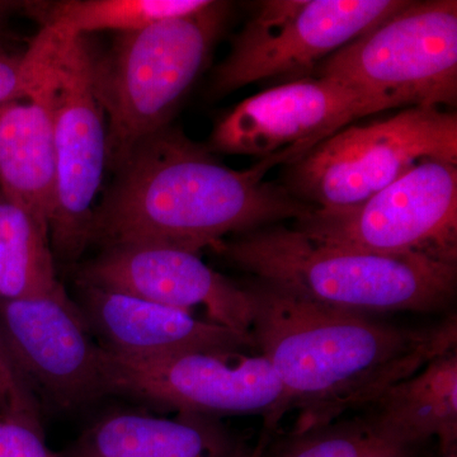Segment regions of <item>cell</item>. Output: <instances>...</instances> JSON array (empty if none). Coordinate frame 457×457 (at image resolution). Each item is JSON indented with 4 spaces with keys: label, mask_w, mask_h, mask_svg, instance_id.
<instances>
[{
    "label": "cell",
    "mask_w": 457,
    "mask_h": 457,
    "mask_svg": "<svg viewBox=\"0 0 457 457\" xmlns=\"http://www.w3.org/2000/svg\"><path fill=\"white\" fill-rule=\"evenodd\" d=\"M245 286L257 351L278 375L290 411H296L293 432L368 407L457 348L455 314L433 326L400 327L319 305L258 279Z\"/></svg>",
    "instance_id": "cell-1"
},
{
    "label": "cell",
    "mask_w": 457,
    "mask_h": 457,
    "mask_svg": "<svg viewBox=\"0 0 457 457\" xmlns=\"http://www.w3.org/2000/svg\"><path fill=\"white\" fill-rule=\"evenodd\" d=\"M275 165L267 158L231 170L168 125L114 170L116 180L96 207L90 245H165L198 254L227 237L302 220L315 207L264 180Z\"/></svg>",
    "instance_id": "cell-2"
},
{
    "label": "cell",
    "mask_w": 457,
    "mask_h": 457,
    "mask_svg": "<svg viewBox=\"0 0 457 457\" xmlns=\"http://www.w3.org/2000/svg\"><path fill=\"white\" fill-rule=\"evenodd\" d=\"M213 251L258 281L369 317L445 311L456 295L457 264L425 255L329 248L294 225H270L231 237Z\"/></svg>",
    "instance_id": "cell-3"
},
{
    "label": "cell",
    "mask_w": 457,
    "mask_h": 457,
    "mask_svg": "<svg viewBox=\"0 0 457 457\" xmlns=\"http://www.w3.org/2000/svg\"><path fill=\"white\" fill-rule=\"evenodd\" d=\"M230 3L209 0L187 16L119 33L95 56L93 84L107 123V167L116 170L140 141L170 125L224 32Z\"/></svg>",
    "instance_id": "cell-4"
},
{
    "label": "cell",
    "mask_w": 457,
    "mask_h": 457,
    "mask_svg": "<svg viewBox=\"0 0 457 457\" xmlns=\"http://www.w3.org/2000/svg\"><path fill=\"white\" fill-rule=\"evenodd\" d=\"M26 57L32 87H44L53 106L56 196L51 248L62 261H77L90 245L96 201L107 167L106 117L93 84L95 55L86 37H68L41 27Z\"/></svg>",
    "instance_id": "cell-5"
},
{
    "label": "cell",
    "mask_w": 457,
    "mask_h": 457,
    "mask_svg": "<svg viewBox=\"0 0 457 457\" xmlns=\"http://www.w3.org/2000/svg\"><path fill=\"white\" fill-rule=\"evenodd\" d=\"M428 161L457 163L456 113L407 107L387 119L351 123L321 141L285 165L282 186L315 209H348Z\"/></svg>",
    "instance_id": "cell-6"
},
{
    "label": "cell",
    "mask_w": 457,
    "mask_h": 457,
    "mask_svg": "<svg viewBox=\"0 0 457 457\" xmlns=\"http://www.w3.org/2000/svg\"><path fill=\"white\" fill-rule=\"evenodd\" d=\"M333 78L398 107H455L457 2H411L320 62Z\"/></svg>",
    "instance_id": "cell-7"
},
{
    "label": "cell",
    "mask_w": 457,
    "mask_h": 457,
    "mask_svg": "<svg viewBox=\"0 0 457 457\" xmlns=\"http://www.w3.org/2000/svg\"><path fill=\"white\" fill-rule=\"evenodd\" d=\"M408 0H266L258 3L228 56L213 69L222 97L266 79H302Z\"/></svg>",
    "instance_id": "cell-8"
},
{
    "label": "cell",
    "mask_w": 457,
    "mask_h": 457,
    "mask_svg": "<svg viewBox=\"0 0 457 457\" xmlns=\"http://www.w3.org/2000/svg\"><path fill=\"white\" fill-rule=\"evenodd\" d=\"M294 227L329 248L457 264V163L418 164L362 204L314 209Z\"/></svg>",
    "instance_id": "cell-9"
},
{
    "label": "cell",
    "mask_w": 457,
    "mask_h": 457,
    "mask_svg": "<svg viewBox=\"0 0 457 457\" xmlns=\"http://www.w3.org/2000/svg\"><path fill=\"white\" fill-rule=\"evenodd\" d=\"M104 350V348H102ZM108 394H122L183 413L255 416L273 436L290 413L266 357L245 351H197L155 360H126L104 350Z\"/></svg>",
    "instance_id": "cell-10"
},
{
    "label": "cell",
    "mask_w": 457,
    "mask_h": 457,
    "mask_svg": "<svg viewBox=\"0 0 457 457\" xmlns=\"http://www.w3.org/2000/svg\"><path fill=\"white\" fill-rule=\"evenodd\" d=\"M396 107L333 78H302L240 102L216 123L207 147L293 164L356 120Z\"/></svg>",
    "instance_id": "cell-11"
},
{
    "label": "cell",
    "mask_w": 457,
    "mask_h": 457,
    "mask_svg": "<svg viewBox=\"0 0 457 457\" xmlns=\"http://www.w3.org/2000/svg\"><path fill=\"white\" fill-rule=\"evenodd\" d=\"M0 345L36 398L59 411L107 395L104 350L65 288L0 300Z\"/></svg>",
    "instance_id": "cell-12"
},
{
    "label": "cell",
    "mask_w": 457,
    "mask_h": 457,
    "mask_svg": "<svg viewBox=\"0 0 457 457\" xmlns=\"http://www.w3.org/2000/svg\"><path fill=\"white\" fill-rule=\"evenodd\" d=\"M78 281L194 314L201 311L212 323L251 332L252 303L245 286L185 249L152 245L104 248L84 264Z\"/></svg>",
    "instance_id": "cell-13"
},
{
    "label": "cell",
    "mask_w": 457,
    "mask_h": 457,
    "mask_svg": "<svg viewBox=\"0 0 457 457\" xmlns=\"http://www.w3.org/2000/svg\"><path fill=\"white\" fill-rule=\"evenodd\" d=\"M78 306L98 345L121 359L155 360L197 351H257L251 332L134 295L80 285Z\"/></svg>",
    "instance_id": "cell-14"
},
{
    "label": "cell",
    "mask_w": 457,
    "mask_h": 457,
    "mask_svg": "<svg viewBox=\"0 0 457 457\" xmlns=\"http://www.w3.org/2000/svg\"><path fill=\"white\" fill-rule=\"evenodd\" d=\"M249 453L218 418L116 411L87 427L60 457H246Z\"/></svg>",
    "instance_id": "cell-15"
},
{
    "label": "cell",
    "mask_w": 457,
    "mask_h": 457,
    "mask_svg": "<svg viewBox=\"0 0 457 457\" xmlns=\"http://www.w3.org/2000/svg\"><path fill=\"white\" fill-rule=\"evenodd\" d=\"M361 411L385 440L418 450L436 438L442 455L456 457L457 348L394 384Z\"/></svg>",
    "instance_id": "cell-16"
},
{
    "label": "cell",
    "mask_w": 457,
    "mask_h": 457,
    "mask_svg": "<svg viewBox=\"0 0 457 457\" xmlns=\"http://www.w3.org/2000/svg\"><path fill=\"white\" fill-rule=\"evenodd\" d=\"M0 194L50 228L56 155L49 93L33 87L25 102L0 107Z\"/></svg>",
    "instance_id": "cell-17"
},
{
    "label": "cell",
    "mask_w": 457,
    "mask_h": 457,
    "mask_svg": "<svg viewBox=\"0 0 457 457\" xmlns=\"http://www.w3.org/2000/svg\"><path fill=\"white\" fill-rule=\"evenodd\" d=\"M50 228L0 194V300L60 290Z\"/></svg>",
    "instance_id": "cell-18"
},
{
    "label": "cell",
    "mask_w": 457,
    "mask_h": 457,
    "mask_svg": "<svg viewBox=\"0 0 457 457\" xmlns=\"http://www.w3.org/2000/svg\"><path fill=\"white\" fill-rule=\"evenodd\" d=\"M209 0H64L33 3L32 14L41 27H50L68 37H84L92 32L129 33L187 16L200 11Z\"/></svg>",
    "instance_id": "cell-19"
},
{
    "label": "cell",
    "mask_w": 457,
    "mask_h": 457,
    "mask_svg": "<svg viewBox=\"0 0 457 457\" xmlns=\"http://www.w3.org/2000/svg\"><path fill=\"white\" fill-rule=\"evenodd\" d=\"M417 453L385 440L354 416L308 431L275 433L262 457H417Z\"/></svg>",
    "instance_id": "cell-20"
},
{
    "label": "cell",
    "mask_w": 457,
    "mask_h": 457,
    "mask_svg": "<svg viewBox=\"0 0 457 457\" xmlns=\"http://www.w3.org/2000/svg\"><path fill=\"white\" fill-rule=\"evenodd\" d=\"M0 457H60L47 446L40 402L7 356L0 361Z\"/></svg>",
    "instance_id": "cell-21"
},
{
    "label": "cell",
    "mask_w": 457,
    "mask_h": 457,
    "mask_svg": "<svg viewBox=\"0 0 457 457\" xmlns=\"http://www.w3.org/2000/svg\"><path fill=\"white\" fill-rule=\"evenodd\" d=\"M29 98V84L21 56L0 57V107Z\"/></svg>",
    "instance_id": "cell-22"
},
{
    "label": "cell",
    "mask_w": 457,
    "mask_h": 457,
    "mask_svg": "<svg viewBox=\"0 0 457 457\" xmlns=\"http://www.w3.org/2000/svg\"><path fill=\"white\" fill-rule=\"evenodd\" d=\"M270 437H272V436L269 435V433L262 432L260 441H258V444L255 445L246 457H262L264 447H266L267 442L270 441Z\"/></svg>",
    "instance_id": "cell-23"
},
{
    "label": "cell",
    "mask_w": 457,
    "mask_h": 457,
    "mask_svg": "<svg viewBox=\"0 0 457 457\" xmlns=\"http://www.w3.org/2000/svg\"><path fill=\"white\" fill-rule=\"evenodd\" d=\"M8 55L7 49H5L4 40H3V33L0 31V57H7Z\"/></svg>",
    "instance_id": "cell-24"
},
{
    "label": "cell",
    "mask_w": 457,
    "mask_h": 457,
    "mask_svg": "<svg viewBox=\"0 0 457 457\" xmlns=\"http://www.w3.org/2000/svg\"><path fill=\"white\" fill-rule=\"evenodd\" d=\"M4 357V351H3L2 345H0V361Z\"/></svg>",
    "instance_id": "cell-25"
}]
</instances>
